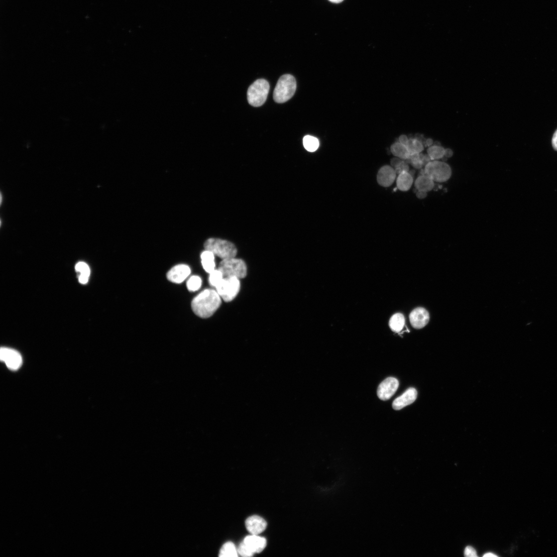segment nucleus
Instances as JSON below:
<instances>
[{"label": "nucleus", "mask_w": 557, "mask_h": 557, "mask_svg": "<svg viewBox=\"0 0 557 557\" xmlns=\"http://www.w3.org/2000/svg\"><path fill=\"white\" fill-rule=\"evenodd\" d=\"M396 175V172L392 167L389 165L384 166L378 172L377 182L381 186L390 187L395 182Z\"/></svg>", "instance_id": "nucleus-12"}, {"label": "nucleus", "mask_w": 557, "mask_h": 557, "mask_svg": "<svg viewBox=\"0 0 557 557\" xmlns=\"http://www.w3.org/2000/svg\"><path fill=\"white\" fill-rule=\"evenodd\" d=\"M297 87L296 81L291 74H285L278 81L274 92V99L278 103H283L291 99Z\"/></svg>", "instance_id": "nucleus-2"}, {"label": "nucleus", "mask_w": 557, "mask_h": 557, "mask_svg": "<svg viewBox=\"0 0 557 557\" xmlns=\"http://www.w3.org/2000/svg\"><path fill=\"white\" fill-rule=\"evenodd\" d=\"M392 154L401 160L407 161L410 157V153L406 145L397 142L391 147Z\"/></svg>", "instance_id": "nucleus-19"}, {"label": "nucleus", "mask_w": 557, "mask_h": 557, "mask_svg": "<svg viewBox=\"0 0 557 557\" xmlns=\"http://www.w3.org/2000/svg\"><path fill=\"white\" fill-rule=\"evenodd\" d=\"M202 285V280L198 276H193L189 278L187 282V287L190 292L198 291Z\"/></svg>", "instance_id": "nucleus-27"}, {"label": "nucleus", "mask_w": 557, "mask_h": 557, "mask_svg": "<svg viewBox=\"0 0 557 557\" xmlns=\"http://www.w3.org/2000/svg\"><path fill=\"white\" fill-rule=\"evenodd\" d=\"M427 193H426V192L425 191H418L416 193V196L419 199H424L427 197Z\"/></svg>", "instance_id": "nucleus-32"}, {"label": "nucleus", "mask_w": 557, "mask_h": 557, "mask_svg": "<svg viewBox=\"0 0 557 557\" xmlns=\"http://www.w3.org/2000/svg\"><path fill=\"white\" fill-rule=\"evenodd\" d=\"M329 1L333 3L339 4L343 2V0H329Z\"/></svg>", "instance_id": "nucleus-39"}, {"label": "nucleus", "mask_w": 557, "mask_h": 557, "mask_svg": "<svg viewBox=\"0 0 557 557\" xmlns=\"http://www.w3.org/2000/svg\"><path fill=\"white\" fill-rule=\"evenodd\" d=\"M427 152L431 160L434 161L444 158L445 149L442 147L435 145L430 147Z\"/></svg>", "instance_id": "nucleus-25"}, {"label": "nucleus", "mask_w": 557, "mask_h": 557, "mask_svg": "<svg viewBox=\"0 0 557 557\" xmlns=\"http://www.w3.org/2000/svg\"><path fill=\"white\" fill-rule=\"evenodd\" d=\"M400 161L401 159L398 158H394L391 160V164L392 167H395Z\"/></svg>", "instance_id": "nucleus-35"}, {"label": "nucleus", "mask_w": 557, "mask_h": 557, "mask_svg": "<svg viewBox=\"0 0 557 557\" xmlns=\"http://www.w3.org/2000/svg\"><path fill=\"white\" fill-rule=\"evenodd\" d=\"M270 84L264 79H259L250 86L247 91V99L250 104L255 107L262 106L265 102Z\"/></svg>", "instance_id": "nucleus-5"}, {"label": "nucleus", "mask_w": 557, "mask_h": 557, "mask_svg": "<svg viewBox=\"0 0 557 557\" xmlns=\"http://www.w3.org/2000/svg\"><path fill=\"white\" fill-rule=\"evenodd\" d=\"M219 556L221 557H237L238 556V549L233 543L231 542H227L221 548Z\"/></svg>", "instance_id": "nucleus-23"}, {"label": "nucleus", "mask_w": 557, "mask_h": 557, "mask_svg": "<svg viewBox=\"0 0 557 557\" xmlns=\"http://www.w3.org/2000/svg\"><path fill=\"white\" fill-rule=\"evenodd\" d=\"M483 556H484V557H493V556H494V557H495V556H497V555L496 554H494V553H492V552H488V553H485V554H484V555Z\"/></svg>", "instance_id": "nucleus-37"}, {"label": "nucleus", "mask_w": 557, "mask_h": 557, "mask_svg": "<svg viewBox=\"0 0 557 557\" xmlns=\"http://www.w3.org/2000/svg\"><path fill=\"white\" fill-rule=\"evenodd\" d=\"M221 303V297L216 290L206 289L192 301L191 308L198 316L206 318L214 314Z\"/></svg>", "instance_id": "nucleus-1"}, {"label": "nucleus", "mask_w": 557, "mask_h": 557, "mask_svg": "<svg viewBox=\"0 0 557 557\" xmlns=\"http://www.w3.org/2000/svg\"><path fill=\"white\" fill-rule=\"evenodd\" d=\"M394 168L396 174L398 175L403 171L409 172V167L408 163L403 160H401V161Z\"/></svg>", "instance_id": "nucleus-30"}, {"label": "nucleus", "mask_w": 557, "mask_h": 557, "mask_svg": "<svg viewBox=\"0 0 557 557\" xmlns=\"http://www.w3.org/2000/svg\"><path fill=\"white\" fill-rule=\"evenodd\" d=\"M304 148L309 152H315L319 147V143L318 139L314 137L306 136L303 140Z\"/></svg>", "instance_id": "nucleus-26"}, {"label": "nucleus", "mask_w": 557, "mask_h": 557, "mask_svg": "<svg viewBox=\"0 0 557 557\" xmlns=\"http://www.w3.org/2000/svg\"><path fill=\"white\" fill-rule=\"evenodd\" d=\"M409 318L413 327L416 329H420L425 327L428 323L430 315L425 309L417 308L411 312Z\"/></svg>", "instance_id": "nucleus-10"}, {"label": "nucleus", "mask_w": 557, "mask_h": 557, "mask_svg": "<svg viewBox=\"0 0 557 557\" xmlns=\"http://www.w3.org/2000/svg\"><path fill=\"white\" fill-rule=\"evenodd\" d=\"M408 140H409V139L407 138V136L403 135V136H401L399 137V142L400 143L402 144L406 145L408 142Z\"/></svg>", "instance_id": "nucleus-33"}, {"label": "nucleus", "mask_w": 557, "mask_h": 557, "mask_svg": "<svg viewBox=\"0 0 557 557\" xmlns=\"http://www.w3.org/2000/svg\"><path fill=\"white\" fill-rule=\"evenodd\" d=\"M0 358L6 364L9 369L13 371L20 368L23 363L21 355L11 349L2 348L0 351Z\"/></svg>", "instance_id": "nucleus-8"}, {"label": "nucleus", "mask_w": 557, "mask_h": 557, "mask_svg": "<svg viewBox=\"0 0 557 557\" xmlns=\"http://www.w3.org/2000/svg\"><path fill=\"white\" fill-rule=\"evenodd\" d=\"M238 552L241 556L246 557L252 556L254 554L243 542L240 544L238 548Z\"/></svg>", "instance_id": "nucleus-29"}, {"label": "nucleus", "mask_w": 557, "mask_h": 557, "mask_svg": "<svg viewBox=\"0 0 557 557\" xmlns=\"http://www.w3.org/2000/svg\"><path fill=\"white\" fill-rule=\"evenodd\" d=\"M413 183V176L407 171H403L398 175L396 184L397 188L402 191L409 190Z\"/></svg>", "instance_id": "nucleus-16"}, {"label": "nucleus", "mask_w": 557, "mask_h": 557, "mask_svg": "<svg viewBox=\"0 0 557 557\" xmlns=\"http://www.w3.org/2000/svg\"><path fill=\"white\" fill-rule=\"evenodd\" d=\"M405 324V318L401 313H396L392 316L389 321L391 330L395 332H400Z\"/></svg>", "instance_id": "nucleus-22"}, {"label": "nucleus", "mask_w": 557, "mask_h": 557, "mask_svg": "<svg viewBox=\"0 0 557 557\" xmlns=\"http://www.w3.org/2000/svg\"><path fill=\"white\" fill-rule=\"evenodd\" d=\"M218 270L222 273L224 278L236 277L239 279L245 278L247 275V270L246 263L241 259L235 258L222 260L220 262Z\"/></svg>", "instance_id": "nucleus-6"}, {"label": "nucleus", "mask_w": 557, "mask_h": 557, "mask_svg": "<svg viewBox=\"0 0 557 557\" xmlns=\"http://www.w3.org/2000/svg\"><path fill=\"white\" fill-rule=\"evenodd\" d=\"M417 392L414 388L408 389L404 393L397 397L393 402V408L399 410L413 403L417 398Z\"/></svg>", "instance_id": "nucleus-13"}, {"label": "nucleus", "mask_w": 557, "mask_h": 557, "mask_svg": "<svg viewBox=\"0 0 557 557\" xmlns=\"http://www.w3.org/2000/svg\"><path fill=\"white\" fill-rule=\"evenodd\" d=\"M431 159L429 156H424L420 153L411 155L410 158L407 160V163H410L416 169H421L425 166Z\"/></svg>", "instance_id": "nucleus-20"}, {"label": "nucleus", "mask_w": 557, "mask_h": 557, "mask_svg": "<svg viewBox=\"0 0 557 557\" xmlns=\"http://www.w3.org/2000/svg\"><path fill=\"white\" fill-rule=\"evenodd\" d=\"M243 542L254 554L262 551L267 544L264 537L255 534L247 536Z\"/></svg>", "instance_id": "nucleus-15"}, {"label": "nucleus", "mask_w": 557, "mask_h": 557, "mask_svg": "<svg viewBox=\"0 0 557 557\" xmlns=\"http://www.w3.org/2000/svg\"><path fill=\"white\" fill-rule=\"evenodd\" d=\"M241 287L240 279L236 277L224 278L216 286V291L226 302L233 301L239 294Z\"/></svg>", "instance_id": "nucleus-7"}, {"label": "nucleus", "mask_w": 557, "mask_h": 557, "mask_svg": "<svg viewBox=\"0 0 557 557\" xmlns=\"http://www.w3.org/2000/svg\"><path fill=\"white\" fill-rule=\"evenodd\" d=\"M422 143L420 140L417 138L410 139L406 145L410 154H416V153H420L424 150V147Z\"/></svg>", "instance_id": "nucleus-24"}, {"label": "nucleus", "mask_w": 557, "mask_h": 557, "mask_svg": "<svg viewBox=\"0 0 557 557\" xmlns=\"http://www.w3.org/2000/svg\"><path fill=\"white\" fill-rule=\"evenodd\" d=\"M224 278L222 273L218 269L209 274V282L211 285L216 287Z\"/></svg>", "instance_id": "nucleus-28"}, {"label": "nucleus", "mask_w": 557, "mask_h": 557, "mask_svg": "<svg viewBox=\"0 0 557 557\" xmlns=\"http://www.w3.org/2000/svg\"><path fill=\"white\" fill-rule=\"evenodd\" d=\"M552 146L554 148V149L555 150L557 151V130L555 132L554 134H553V138H552Z\"/></svg>", "instance_id": "nucleus-34"}, {"label": "nucleus", "mask_w": 557, "mask_h": 557, "mask_svg": "<svg viewBox=\"0 0 557 557\" xmlns=\"http://www.w3.org/2000/svg\"><path fill=\"white\" fill-rule=\"evenodd\" d=\"M399 387L398 380L389 377L382 381L378 387L377 395L382 400L390 399L396 393Z\"/></svg>", "instance_id": "nucleus-9"}, {"label": "nucleus", "mask_w": 557, "mask_h": 557, "mask_svg": "<svg viewBox=\"0 0 557 557\" xmlns=\"http://www.w3.org/2000/svg\"><path fill=\"white\" fill-rule=\"evenodd\" d=\"M201 263L205 271L208 274L215 270V255L205 250L201 255Z\"/></svg>", "instance_id": "nucleus-17"}, {"label": "nucleus", "mask_w": 557, "mask_h": 557, "mask_svg": "<svg viewBox=\"0 0 557 557\" xmlns=\"http://www.w3.org/2000/svg\"><path fill=\"white\" fill-rule=\"evenodd\" d=\"M434 186V181L425 175H421L415 182V187L418 191H425L426 193L432 190Z\"/></svg>", "instance_id": "nucleus-18"}, {"label": "nucleus", "mask_w": 557, "mask_h": 557, "mask_svg": "<svg viewBox=\"0 0 557 557\" xmlns=\"http://www.w3.org/2000/svg\"><path fill=\"white\" fill-rule=\"evenodd\" d=\"M245 525L247 530L252 534L255 535H259L263 532L267 527L266 521L258 515L248 517L246 521Z\"/></svg>", "instance_id": "nucleus-14"}, {"label": "nucleus", "mask_w": 557, "mask_h": 557, "mask_svg": "<svg viewBox=\"0 0 557 557\" xmlns=\"http://www.w3.org/2000/svg\"><path fill=\"white\" fill-rule=\"evenodd\" d=\"M75 270L79 273V281L83 284H86L90 274V268L88 265L83 262H80L75 266Z\"/></svg>", "instance_id": "nucleus-21"}, {"label": "nucleus", "mask_w": 557, "mask_h": 557, "mask_svg": "<svg viewBox=\"0 0 557 557\" xmlns=\"http://www.w3.org/2000/svg\"><path fill=\"white\" fill-rule=\"evenodd\" d=\"M205 250L212 252L222 260L235 258L238 251L231 242L218 239L211 238L204 243Z\"/></svg>", "instance_id": "nucleus-3"}, {"label": "nucleus", "mask_w": 557, "mask_h": 557, "mask_svg": "<svg viewBox=\"0 0 557 557\" xmlns=\"http://www.w3.org/2000/svg\"><path fill=\"white\" fill-rule=\"evenodd\" d=\"M433 142L431 139H428L425 141V144L426 146H431L433 145Z\"/></svg>", "instance_id": "nucleus-38"}, {"label": "nucleus", "mask_w": 557, "mask_h": 557, "mask_svg": "<svg viewBox=\"0 0 557 557\" xmlns=\"http://www.w3.org/2000/svg\"><path fill=\"white\" fill-rule=\"evenodd\" d=\"M191 273L190 267L184 264H180L172 267L167 274L169 281L175 283H181L184 281Z\"/></svg>", "instance_id": "nucleus-11"}, {"label": "nucleus", "mask_w": 557, "mask_h": 557, "mask_svg": "<svg viewBox=\"0 0 557 557\" xmlns=\"http://www.w3.org/2000/svg\"><path fill=\"white\" fill-rule=\"evenodd\" d=\"M452 171L450 166L443 162L434 160L430 161L422 171L421 175L430 177L434 182H445L451 177Z\"/></svg>", "instance_id": "nucleus-4"}, {"label": "nucleus", "mask_w": 557, "mask_h": 557, "mask_svg": "<svg viewBox=\"0 0 557 557\" xmlns=\"http://www.w3.org/2000/svg\"><path fill=\"white\" fill-rule=\"evenodd\" d=\"M465 555L468 557H477L478 555L476 550L472 546H467L465 550Z\"/></svg>", "instance_id": "nucleus-31"}, {"label": "nucleus", "mask_w": 557, "mask_h": 557, "mask_svg": "<svg viewBox=\"0 0 557 557\" xmlns=\"http://www.w3.org/2000/svg\"><path fill=\"white\" fill-rule=\"evenodd\" d=\"M453 155V152L451 149H445V157L447 158H451Z\"/></svg>", "instance_id": "nucleus-36"}]
</instances>
